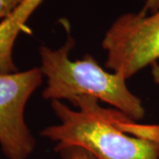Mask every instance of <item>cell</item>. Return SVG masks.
Segmentation results:
<instances>
[{
  "mask_svg": "<svg viewBox=\"0 0 159 159\" xmlns=\"http://www.w3.org/2000/svg\"><path fill=\"white\" fill-rule=\"evenodd\" d=\"M71 109L62 101L51 107L60 123L41 135L55 143L54 150L80 147L96 159H158L159 125H144L120 111L103 108L90 96H80Z\"/></svg>",
  "mask_w": 159,
  "mask_h": 159,
  "instance_id": "6da1fadb",
  "label": "cell"
},
{
  "mask_svg": "<svg viewBox=\"0 0 159 159\" xmlns=\"http://www.w3.org/2000/svg\"><path fill=\"white\" fill-rule=\"evenodd\" d=\"M67 32L66 43L58 49L45 45L39 48L40 69L47 79L42 97L49 101L74 102L80 96H90L109 103L132 119L139 121L145 116L141 98L126 86V79L118 73L102 69L93 56L86 54L81 59L71 60L69 53L75 45L70 25L62 21Z\"/></svg>",
  "mask_w": 159,
  "mask_h": 159,
  "instance_id": "7a4b0ae2",
  "label": "cell"
},
{
  "mask_svg": "<svg viewBox=\"0 0 159 159\" xmlns=\"http://www.w3.org/2000/svg\"><path fill=\"white\" fill-rule=\"evenodd\" d=\"M105 67L129 79L159 59V11L126 12L114 20L102 41Z\"/></svg>",
  "mask_w": 159,
  "mask_h": 159,
  "instance_id": "3957f363",
  "label": "cell"
},
{
  "mask_svg": "<svg viewBox=\"0 0 159 159\" xmlns=\"http://www.w3.org/2000/svg\"><path fill=\"white\" fill-rule=\"evenodd\" d=\"M43 76L40 67L0 75V148L6 159H28L34 152L36 141L25 109Z\"/></svg>",
  "mask_w": 159,
  "mask_h": 159,
  "instance_id": "277c9868",
  "label": "cell"
},
{
  "mask_svg": "<svg viewBox=\"0 0 159 159\" xmlns=\"http://www.w3.org/2000/svg\"><path fill=\"white\" fill-rule=\"evenodd\" d=\"M44 0H23L9 16L0 20V75L18 72L13 49L20 33Z\"/></svg>",
  "mask_w": 159,
  "mask_h": 159,
  "instance_id": "5b68a950",
  "label": "cell"
},
{
  "mask_svg": "<svg viewBox=\"0 0 159 159\" xmlns=\"http://www.w3.org/2000/svg\"><path fill=\"white\" fill-rule=\"evenodd\" d=\"M61 159H96V157L86 149L80 147H68L57 151Z\"/></svg>",
  "mask_w": 159,
  "mask_h": 159,
  "instance_id": "8992f818",
  "label": "cell"
},
{
  "mask_svg": "<svg viewBox=\"0 0 159 159\" xmlns=\"http://www.w3.org/2000/svg\"><path fill=\"white\" fill-rule=\"evenodd\" d=\"M23 0H0V20L9 16Z\"/></svg>",
  "mask_w": 159,
  "mask_h": 159,
  "instance_id": "52a82bcc",
  "label": "cell"
},
{
  "mask_svg": "<svg viewBox=\"0 0 159 159\" xmlns=\"http://www.w3.org/2000/svg\"><path fill=\"white\" fill-rule=\"evenodd\" d=\"M159 11V0H146L142 6L141 13L148 15Z\"/></svg>",
  "mask_w": 159,
  "mask_h": 159,
  "instance_id": "ba28073f",
  "label": "cell"
},
{
  "mask_svg": "<svg viewBox=\"0 0 159 159\" xmlns=\"http://www.w3.org/2000/svg\"><path fill=\"white\" fill-rule=\"evenodd\" d=\"M152 68V76L155 82L159 83V65L157 63H155L151 66Z\"/></svg>",
  "mask_w": 159,
  "mask_h": 159,
  "instance_id": "9c48e42d",
  "label": "cell"
},
{
  "mask_svg": "<svg viewBox=\"0 0 159 159\" xmlns=\"http://www.w3.org/2000/svg\"><path fill=\"white\" fill-rule=\"evenodd\" d=\"M158 159H159V156H158Z\"/></svg>",
  "mask_w": 159,
  "mask_h": 159,
  "instance_id": "30bf717a",
  "label": "cell"
}]
</instances>
